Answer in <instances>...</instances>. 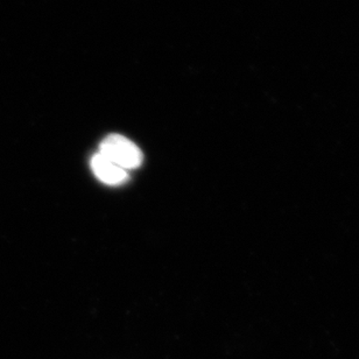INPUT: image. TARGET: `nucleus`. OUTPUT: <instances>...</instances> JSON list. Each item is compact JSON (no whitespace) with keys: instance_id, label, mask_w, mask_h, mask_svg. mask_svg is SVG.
<instances>
[{"instance_id":"f257e3e1","label":"nucleus","mask_w":359,"mask_h":359,"mask_svg":"<svg viewBox=\"0 0 359 359\" xmlns=\"http://www.w3.org/2000/svg\"><path fill=\"white\" fill-rule=\"evenodd\" d=\"M98 153L125 170H135L142 163V153L138 146L121 135H107Z\"/></svg>"},{"instance_id":"f03ea898","label":"nucleus","mask_w":359,"mask_h":359,"mask_svg":"<svg viewBox=\"0 0 359 359\" xmlns=\"http://www.w3.org/2000/svg\"><path fill=\"white\" fill-rule=\"evenodd\" d=\"M91 168L102 182L117 186L124 183L128 179V170H123L121 167L117 166L116 163L107 160L100 153H96L91 159Z\"/></svg>"}]
</instances>
